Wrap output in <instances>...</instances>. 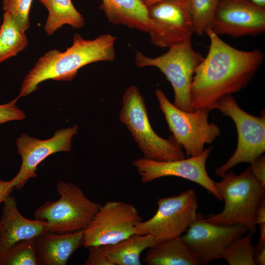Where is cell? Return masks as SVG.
Masks as SVG:
<instances>
[{
    "label": "cell",
    "instance_id": "obj_1",
    "mask_svg": "<svg viewBox=\"0 0 265 265\" xmlns=\"http://www.w3.org/2000/svg\"><path fill=\"white\" fill-rule=\"evenodd\" d=\"M210 40L207 56L195 70L191 86L194 110L216 109L224 96L246 86L264 59L260 49L240 50L228 44L208 28Z\"/></svg>",
    "mask_w": 265,
    "mask_h": 265
},
{
    "label": "cell",
    "instance_id": "obj_2",
    "mask_svg": "<svg viewBox=\"0 0 265 265\" xmlns=\"http://www.w3.org/2000/svg\"><path fill=\"white\" fill-rule=\"evenodd\" d=\"M116 37L103 34L93 40H86L75 33L72 46L62 52L52 50L41 56L25 76L19 99L36 91L38 84L51 79L70 81L81 67L98 61H112L115 58Z\"/></svg>",
    "mask_w": 265,
    "mask_h": 265
},
{
    "label": "cell",
    "instance_id": "obj_3",
    "mask_svg": "<svg viewBox=\"0 0 265 265\" xmlns=\"http://www.w3.org/2000/svg\"><path fill=\"white\" fill-rule=\"evenodd\" d=\"M215 186L224 201L221 212L205 218L211 223L220 225L241 224L248 231L256 232V213L265 187L256 179L249 167L239 175L227 171Z\"/></svg>",
    "mask_w": 265,
    "mask_h": 265
},
{
    "label": "cell",
    "instance_id": "obj_4",
    "mask_svg": "<svg viewBox=\"0 0 265 265\" xmlns=\"http://www.w3.org/2000/svg\"><path fill=\"white\" fill-rule=\"evenodd\" d=\"M119 119L130 131L144 158L165 161L186 158L182 146L173 135L163 138L154 131L144 98L135 85L129 86L122 98Z\"/></svg>",
    "mask_w": 265,
    "mask_h": 265
},
{
    "label": "cell",
    "instance_id": "obj_5",
    "mask_svg": "<svg viewBox=\"0 0 265 265\" xmlns=\"http://www.w3.org/2000/svg\"><path fill=\"white\" fill-rule=\"evenodd\" d=\"M59 198L41 205L34 219L45 222L49 232L68 233L84 230L101 204L91 200L74 184L60 181L56 185Z\"/></svg>",
    "mask_w": 265,
    "mask_h": 265
},
{
    "label": "cell",
    "instance_id": "obj_6",
    "mask_svg": "<svg viewBox=\"0 0 265 265\" xmlns=\"http://www.w3.org/2000/svg\"><path fill=\"white\" fill-rule=\"evenodd\" d=\"M164 53L148 56L140 52L135 53V65L139 67L158 68L170 82L174 92L173 105L184 111L192 112L191 86L194 71L204 58L192 46L191 38L168 48Z\"/></svg>",
    "mask_w": 265,
    "mask_h": 265
},
{
    "label": "cell",
    "instance_id": "obj_7",
    "mask_svg": "<svg viewBox=\"0 0 265 265\" xmlns=\"http://www.w3.org/2000/svg\"><path fill=\"white\" fill-rule=\"evenodd\" d=\"M155 95L170 131L185 149L187 157L201 154L206 144L213 142L220 136L221 131L218 126L209 123L207 110L198 109L192 112H186L172 104L162 90L157 89Z\"/></svg>",
    "mask_w": 265,
    "mask_h": 265
},
{
    "label": "cell",
    "instance_id": "obj_8",
    "mask_svg": "<svg viewBox=\"0 0 265 265\" xmlns=\"http://www.w3.org/2000/svg\"><path fill=\"white\" fill-rule=\"evenodd\" d=\"M156 213L145 221H140L136 233L150 235L155 243L181 237L196 218L198 208L197 196L192 189L178 195L160 198Z\"/></svg>",
    "mask_w": 265,
    "mask_h": 265
},
{
    "label": "cell",
    "instance_id": "obj_9",
    "mask_svg": "<svg viewBox=\"0 0 265 265\" xmlns=\"http://www.w3.org/2000/svg\"><path fill=\"white\" fill-rule=\"evenodd\" d=\"M216 109L233 120L238 134L235 152L224 164L215 169V174L221 177L234 166L242 162L251 163L265 153V117L242 110L232 95L223 97Z\"/></svg>",
    "mask_w": 265,
    "mask_h": 265
},
{
    "label": "cell",
    "instance_id": "obj_10",
    "mask_svg": "<svg viewBox=\"0 0 265 265\" xmlns=\"http://www.w3.org/2000/svg\"><path fill=\"white\" fill-rule=\"evenodd\" d=\"M138 211L131 204L109 201L101 205L93 219L84 230L82 245L113 244L136 234V227L142 221Z\"/></svg>",
    "mask_w": 265,
    "mask_h": 265
},
{
    "label": "cell",
    "instance_id": "obj_11",
    "mask_svg": "<svg viewBox=\"0 0 265 265\" xmlns=\"http://www.w3.org/2000/svg\"><path fill=\"white\" fill-rule=\"evenodd\" d=\"M151 43L169 48L191 38L193 21L185 0H164L147 7Z\"/></svg>",
    "mask_w": 265,
    "mask_h": 265
},
{
    "label": "cell",
    "instance_id": "obj_12",
    "mask_svg": "<svg viewBox=\"0 0 265 265\" xmlns=\"http://www.w3.org/2000/svg\"><path fill=\"white\" fill-rule=\"evenodd\" d=\"M186 232L181 238L201 265L222 258L229 245L244 235L248 230L241 224L211 223L198 213Z\"/></svg>",
    "mask_w": 265,
    "mask_h": 265
},
{
    "label": "cell",
    "instance_id": "obj_13",
    "mask_svg": "<svg viewBox=\"0 0 265 265\" xmlns=\"http://www.w3.org/2000/svg\"><path fill=\"white\" fill-rule=\"evenodd\" d=\"M212 149L211 146L201 154L188 159L159 161L143 158L134 160L132 164L137 169L142 183H149L164 177H181L201 186L218 200L222 201V197L215 186L214 181L209 177L206 168V163Z\"/></svg>",
    "mask_w": 265,
    "mask_h": 265
},
{
    "label": "cell",
    "instance_id": "obj_14",
    "mask_svg": "<svg viewBox=\"0 0 265 265\" xmlns=\"http://www.w3.org/2000/svg\"><path fill=\"white\" fill-rule=\"evenodd\" d=\"M78 126L56 131L50 139L41 140L22 134L16 140L18 152L22 158L20 169L11 180L17 189H22L29 179L37 176L38 165L49 156L59 152L71 151L72 139L78 133Z\"/></svg>",
    "mask_w": 265,
    "mask_h": 265
},
{
    "label": "cell",
    "instance_id": "obj_15",
    "mask_svg": "<svg viewBox=\"0 0 265 265\" xmlns=\"http://www.w3.org/2000/svg\"><path fill=\"white\" fill-rule=\"evenodd\" d=\"M212 30L233 38L256 36L265 31V8L248 0H219Z\"/></svg>",
    "mask_w": 265,
    "mask_h": 265
},
{
    "label": "cell",
    "instance_id": "obj_16",
    "mask_svg": "<svg viewBox=\"0 0 265 265\" xmlns=\"http://www.w3.org/2000/svg\"><path fill=\"white\" fill-rule=\"evenodd\" d=\"M49 232L47 224L28 219L19 211L15 197L10 195L3 203L0 218V253L19 242L35 238Z\"/></svg>",
    "mask_w": 265,
    "mask_h": 265
},
{
    "label": "cell",
    "instance_id": "obj_17",
    "mask_svg": "<svg viewBox=\"0 0 265 265\" xmlns=\"http://www.w3.org/2000/svg\"><path fill=\"white\" fill-rule=\"evenodd\" d=\"M84 230L72 233L47 232L34 238L37 256L42 265H65L82 245Z\"/></svg>",
    "mask_w": 265,
    "mask_h": 265
},
{
    "label": "cell",
    "instance_id": "obj_18",
    "mask_svg": "<svg viewBox=\"0 0 265 265\" xmlns=\"http://www.w3.org/2000/svg\"><path fill=\"white\" fill-rule=\"evenodd\" d=\"M100 8L109 22L148 33L150 20L143 0H102Z\"/></svg>",
    "mask_w": 265,
    "mask_h": 265
},
{
    "label": "cell",
    "instance_id": "obj_19",
    "mask_svg": "<svg viewBox=\"0 0 265 265\" xmlns=\"http://www.w3.org/2000/svg\"><path fill=\"white\" fill-rule=\"evenodd\" d=\"M143 260L147 265H201L181 237L150 247Z\"/></svg>",
    "mask_w": 265,
    "mask_h": 265
},
{
    "label": "cell",
    "instance_id": "obj_20",
    "mask_svg": "<svg viewBox=\"0 0 265 265\" xmlns=\"http://www.w3.org/2000/svg\"><path fill=\"white\" fill-rule=\"evenodd\" d=\"M154 243L152 236L136 233L117 243L99 246L112 265H141V253Z\"/></svg>",
    "mask_w": 265,
    "mask_h": 265
},
{
    "label": "cell",
    "instance_id": "obj_21",
    "mask_svg": "<svg viewBox=\"0 0 265 265\" xmlns=\"http://www.w3.org/2000/svg\"><path fill=\"white\" fill-rule=\"evenodd\" d=\"M47 9L48 16L44 30L48 35L53 34L64 25L80 28L85 25L83 16L74 6L72 0H39Z\"/></svg>",
    "mask_w": 265,
    "mask_h": 265
},
{
    "label": "cell",
    "instance_id": "obj_22",
    "mask_svg": "<svg viewBox=\"0 0 265 265\" xmlns=\"http://www.w3.org/2000/svg\"><path fill=\"white\" fill-rule=\"evenodd\" d=\"M9 14L4 13L0 28V63L16 55L27 46V38Z\"/></svg>",
    "mask_w": 265,
    "mask_h": 265
},
{
    "label": "cell",
    "instance_id": "obj_23",
    "mask_svg": "<svg viewBox=\"0 0 265 265\" xmlns=\"http://www.w3.org/2000/svg\"><path fill=\"white\" fill-rule=\"evenodd\" d=\"M191 15L194 33L199 36L206 34L212 28L214 13L219 0H185Z\"/></svg>",
    "mask_w": 265,
    "mask_h": 265
},
{
    "label": "cell",
    "instance_id": "obj_24",
    "mask_svg": "<svg viewBox=\"0 0 265 265\" xmlns=\"http://www.w3.org/2000/svg\"><path fill=\"white\" fill-rule=\"evenodd\" d=\"M34 238L14 244L0 253V265H39Z\"/></svg>",
    "mask_w": 265,
    "mask_h": 265
},
{
    "label": "cell",
    "instance_id": "obj_25",
    "mask_svg": "<svg viewBox=\"0 0 265 265\" xmlns=\"http://www.w3.org/2000/svg\"><path fill=\"white\" fill-rule=\"evenodd\" d=\"M253 233L248 231L232 242L224 251L222 258L230 265H255L254 246L252 244Z\"/></svg>",
    "mask_w": 265,
    "mask_h": 265
},
{
    "label": "cell",
    "instance_id": "obj_26",
    "mask_svg": "<svg viewBox=\"0 0 265 265\" xmlns=\"http://www.w3.org/2000/svg\"><path fill=\"white\" fill-rule=\"evenodd\" d=\"M33 0H3L4 13L10 15L19 26L26 31L30 26L29 14Z\"/></svg>",
    "mask_w": 265,
    "mask_h": 265
},
{
    "label": "cell",
    "instance_id": "obj_27",
    "mask_svg": "<svg viewBox=\"0 0 265 265\" xmlns=\"http://www.w3.org/2000/svg\"><path fill=\"white\" fill-rule=\"evenodd\" d=\"M18 97L7 104L0 105V124L14 121L22 120L26 118L25 113L16 106Z\"/></svg>",
    "mask_w": 265,
    "mask_h": 265
},
{
    "label": "cell",
    "instance_id": "obj_28",
    "mask_svg": "<svg viewBox=\"0 0 265 265\" xmlns=\"http://www.w3.org/2000/svg\"><path fill=\"white\" fill-rule=\"evenodd\" d=\"M88 255L84 265H112L108 258L101 251L99 246L87 248Z\"/></svg>",
    "mask_w": 265,
    "mask_h": 265
},
{
    "label": "cell",
    "instance_id": "obj_29",
    "mask_svg": "<svg viewBox=\"0 0 265 265\" xmlns=\"http://www.w3.org/2000/svg\"><path fill=\"white\" fill-rule=\"evenodd\" d=\"M249 168L256 179L265 187V157L262 155L251 162Z\"/></svg>",
    "mask_w": 265,
    "mask_h": 265
},
{
    "label": "cell",
    "instance_id": "obj_30",
    "mask_svg": "<svg viewBox=\"0 0 265 265\" xmlns=\"http://www.w3.org/2000/svg\"><path fill=\"white\" fill-rule=\"evenodd\" d=\"M254 258L256 265H265V241L259 240L257 246L254 247Z\"/></svg>",
    "mask_w": 265,
    "mask_h": 265
},
{
    "label": "cell",
    "instance_id": "obj_31",
    "mask_svg": "<svg viewBox=\"0 0 265 265\" xmlns=\"http://www.w3.org/2000/svg\"><path fill=\"white\" fill-rule=\"evenodd\" d=\"M15 189L11 181H5L0 179V205L10 195Z\"/></svg>",
    "mask_w": 265,
    "mask_h": 265
},
{
    "label": "cell",
    "instance_id": "obj_32",
    "mask_svg": "<svg viewBox=\"0 0 265 265\" xmlns=\"http://www.w3.org/2000/svg\"><path fill=\"white\" fill-rule=\"evenodd\" d=\"M256 223L259 225L265 224V194L262 196L256 210Z\"/></svg>",
    "mask_w": 265,
    "mask_h": 265
},
{
    "label": "cell",
    "instance_id": "obj_33",
    "mask_svg": "<svg viewBox=\"0 0 265 265\" xmlns=\"http://www.w3.org/2000/svg\"><path fill=\"white\" fill-rule=\"evenodd\" d=\"M144 5L147 7L164 0H143Z\"/></svg>",
    "mask_w": 265,
    "mask_h": 265
},
{
    "label": "cell",
    "instance_id": "obj_34",
    "mask_svg": "<svg viewBox=\"0 0 265 265\" xmlns=\"http://www.w3.org/2000/svg\"><path fill=\"white\" fill-rule=\"evenodd\" d=\"M257 5L265 8V0H248Z\"/></svg>",
    "mask_w": 265,
    "mask_h": 265
}]
</instances>
